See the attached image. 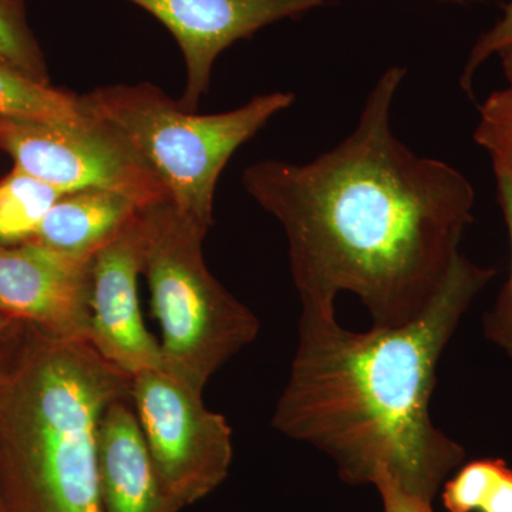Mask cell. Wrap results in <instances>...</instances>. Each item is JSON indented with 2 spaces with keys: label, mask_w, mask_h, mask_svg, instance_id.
Segmentation results:
<instances>
[{
  "label": "cell",
  "mask_w": 512,
  "mask_h": 512,
  "mask_svg": "<svg viewBox=\"0 0 512 512\" xmlns=\"http://www.w3.org/2000/svg\"><path fill=\"white\" fill-rule=\"evenodd\" d=\"M143 208L119 192H67L50 208L30 239L57 254L90 262Z\"/></svg>",
  "instance_id": "cell-12"
},
{
  "label": "cell",
  "mask_w": 512,
  "mask_h": 512,
  "mask_svg": "<svg viewBox=\"0 0 512 512\" xmlns=\"http://www.w3.org/2000/svg\"><path fill=\"white\" fill-rule=\"evenodd\" d=\"M407 69L384 70L352 133L306 164L264 160L242 175L288 239L302 309L335 312L357 296L376 328L419 318L446 282L473 222L476 191L453 165L396 137L392 109Z\"/></svg>",
  "instance_id": "cell-1"
},
{
  "label": "cell",
  "mask_w": 512,
  "mask_h": 512,
  "mask_svg": "<svg viewBox=\"0 0 512 512\" xmlns=\"http://www.w3.org/2000/svg\"><path fill=\"white\" fill-rule=\"evenodd\" d=\"M501 62H503V70L508 83H512V49L501 53Z\"/></svg>",
  "instance_id": "cell-22"
},
{
  "label": "cell",
  "mask_w": 512,
  "mask_h": 512,
  "mask_svg": "<svg viewBox=\"0 0 512 512\" xmlns=\"http://www.w3.org/2000/svg\"><path fill=\"white\" fill-rule=\"evenodd\" d=\"M497 271L458 255L419 318L353 332L335 312L302 309L298 345L272 426L322 451L350 485L387 477L433 503L466 448L436 427L437 367L478 293Z\"/></svg>",
  "instance_id": "cell-2"
},
{
  "label": "cell",
  "mask_w": 512,
  "mask_h": 512,
  "mask_svg": "<svg viewBox=\"0 0 512 512\" xmlns=\"http://www.w3.org/2000/svg\"><path fill=\"white\" fill-rule=\"evenodd\" d=\"M508 464L503 458H478L461 464L441 487V501L448 512H476L485 503Z\"/></svg>",
  "instance_id": "cell-17"
},
{
  "label": "cell",
  "mask_w": 512,
  "mask_h": 512,
  "mask_svg": "<svg viewBox=\"0 0 512 512\" xmlns=\"http://www.w3.org/2000/svg\"><path fill=\"white\" fill-rule=\"evenodd\" d=\"M83 114L80 96L37 82L0 59V119L70 121Z\"/></svg>",
  "instance_id": "cell-13"
},
{
  "label": "cell",
  "mask_w": 512,
  "mask_h": 512,
  "mask_svg": "<svg viewBox=\"0 0 512 512\" xmlns=\"http://www.w3.org/2000/svg\"><path fill=\"white\" fill-rule=\"evenodd\" d=\"M90 266L32 241L0 245V315L52 338L87 340Z\"/></svg>",
  "instance_id": "cell-10"
},
{
  "label": "cell",
  "mask_w": 512,
  "mask_h": 512,
  "mask_svg": "<svg viewBox=\"0 0 512 512\" xmlns=\"http://www.w3.org/2000/svg\"><path fill=\"white\" fill-rule=\"evenodd\" d=\"M36 330L0 376V497L5 512H103L96 439L104 410L131 377L84 339Z\"/></svg>",
  "instance_id": "cell-3"
},
{
  "label": "cell",
  "mask_w": 512,
  "mask_h": 512,
  "mask_svg": "<svg viewBox=\"0 0 512 512\" xmlns=\"http://www.w3.org/2000/svg\"><path fill=\"white\" fill-rule=\"evenodd\" d=\"M373 485L382 498L383 512H434L433 503L407 493L390 478H377Z\"/></svg>",
  "instance_id": "cell-20"
},
{
  "label": "cell",
  "mask_w": 512,
  "mask_h": 512,
  "mask_svg": "<svg viewBox=\"0 0 512 512\" xmlns=\"http://www.w3.org/2000/svg\"><path fill=\"white\" fill-rule=\"evenodd\" d=\"M0 59L49 84L45 55L29 26L23 0H0Z\"/></svg>",
  "instance_id": "cell-15"
},
{
  "label": "cell",
  "mask_w": 512,
  "mask_h": 512,
  "mask_svg": "<svg viewBox=\"0 0 512 512\" xmlns=\"http://www.w3.org/2000/svg\"><path fill=\"white\" fill-rule=\"evenodd\" d=\"M63 192L13 168L0 181V245H19L35 237Z\"/></svg>",
  "instance_id": "cell-14"
},
{
  "label": "cell",
  "mask_w": 512,
  "mask_h": 512,
  "mask_svg": "<svg viewBox=\"0 0 512 512\" xmlns=\"http://www.w3.org/2000/svg\"><path fill=\"white\" fill-rule=\"evenodd\" d=\"M151 309L160 323L163 367L204 393L208 380L256 339L259 320L211 274L208 229L170 200L141 210Z\"/></svg>",
  "instance_id": "cell-5"
},
{
  "label": "cell",
  "mask_w": 512,
  "mask_h": 512,
  "mask_svg": "<svg viewBox=\"0 0 512 512\" xmlns=\"http://www.w3.org/2000/svg\"><path fill=\"white\" fill-rule=\"evenodd\" d=\"M6 325H8V322H6V320H3L2 315H0V332H2V330L6 328Z\"/></svg>",
  "instance_id": "cell-23"
},
{
  "label": "cell",
  "mask_w": 512,
  "mask_h": 512,
  "mask_svg": "<svg viewBox=\"0 0 512 512\" xmlns=\"http://www.w3.org/2000/svg\"><path fill=\"white\" fill-rule=\"evenodd\" d=\"M474 140L490 154L495 174L512 177V83L484 101Z\"/></svg>",
  "instance_id": "cell-16"
},
{
  "label": "cell",
  "mask_w": 512,
  "mask_h": 512,
  "mask_svg": "<svg viewBox=\"0 0 512 512\" xmlns=\"http://www.w3.org/2000/svg\"><path fill=\"white\" fill-rule=\"evenodd\" d=\"M510 49H512V0L505 5L503 16L498 19L493 28L487 30L471 49L460 77L464 92L473 93L474 76L490 57L500 56L501 53Z\"/></svg>",
  "instance_id": "cell-19"
},
{
  "label": "cell",
  "mask_w": 512,
  "mask_h": 512,
  "mask_svg": "<svg viewBox=\"0 0 512 512\" xmlns=\"http://www.w3.org/2000/svg\"><path fill=\"white\" fill-rule=\"evenodd\" d=\"M0 150L12 157L15 170L63 194L119 192L140 208L168 200L126 138L87 111L70 121L0 119Z\"/></svg>",
  "instance_id": "cell-7"
},
{
  "label": "cell",
  "mask_w": 512,
  "mask_h": 512,
  "mask_svg": "<svg viewBox=\"0 0 512 512\" xmlns=\"http://www.w3.org/2000/svg\"><path fill=\"white\" fill-rule=\"evenodd\" d=\"M440 2H457V0H440Z\"/></svg>",
  "instance_id": "cell-25"
},
{
  "label": "cell",
  "mask_w": 512,
  "mask_h": 512,
  "mask_svg": "<svg viewBox=\"0 0 512 512\" xmlns=\"http://www.w3.org/2000/svg\"><path fill=\"white\" fill-rule=\"evenodd\" d=\"M497 178V198L500 204L511 247L510 276L505 282L493 308L484 315L483 332L488 342L493 343L512 359V177L495 174Z\"/></svg>",
  "instance_id": "cell-18"
},
{
  "label": "cell",
  "mask_w": 512,
  "mask_h": 512,
  "mask_svg": "<svg viewBox=\"0 0 512 512\" xmlns=\"http://www.w3.org/2000/svg\"><path fill=\"white\" fill-rule=\"evenodd\" d=\"M0 512H5V508H3L2 497H0Z\"/></svg>",
  "instance_id": "cell-24"
},
{
  "label": "cell",
  "mask_w": 512,
  "mask_h": 512,
  "mask_svg": "<svg viewBox=\"0 0 512 512\" xmlns=\"http://www.w3.org/2000/svg\"><path fill=\"white\" fill-rule=\"evenodd\" d=\"M96 460L103 512H167L131 396L114 400L104 410Z\"/></svg>",
  "instance_id": "cell-11"
},
{
  "label": "cell",
  "mask_w": 512,
  "mask_h": 512,
  "mask_svg": "<svg viewBox=\"0 0 512 512\" xmlns=\"http://www.w3.org/2000/svg\"><path fill=\"white\" fill-rule=\"evenodd\" d=\"M170 30L183 52L187 86L180 104L194 111L218 56L272 23L295 19L332 0H130Z\"/></svg>",
  "instance_id": "cell-9"
},
{
  "label": "cell",
  "mask_w": 512,
  "mask_h": 512,
  "mask_svg": "<svg viewBox=\"0 0 512 512\" xmlns=\"http://www.w3.org/2000/svg\"><path fill=\"white\" fill-rule=\"evenodd\" d=\"M293 101L289 92L266 93L225 113L195 114L150 83L114 84L80 96L84 111L126 138L168 200L207 229L225 165Z\"/></svg>",
  "instance_id": "cell-4"
},
{
  "label": "cell",
  "mask_w": 512,
  "mask_h": 512,
  "mask_svg": "<svg viewBox=\"0 0 512 512\" xmlns=\"http://www.w3.org/2000/svg\"><path fill=\"white\" fill-rule=\"evenodd\" d=\"M202 394L164 367L131 377V402L146 437L167 512L217 490L231 468L232 429Z\"/></svg>",
  "instance_id": "cell-6"
},
{
  "label": "cell",
  "mask_w": 512,
  "mask_h": 512,
  "mask_svg": "<svg viewBox=\"0 0 512 512\" xmlns=\"http://www.w3.org/2000/svg\"><path fill=\"white\" fill-rule=\"evenodd\" d=\"M144 221L141 210L90 266L89 340L110 365L133 377L163 367L160 342L148 332L138 299L143 275Z\"/></svg>",
  "instance_id": "cell-8"
},
{
  "label": "cell",
  "mask_w": 512,
  "mask_h": 512,
  "mask_svg": "<svg viewBox=\"0 0 512 512\" xmlns=\"http://www.w3.org/2000/svg\"><path fill=\"white\" fill-rule=\"evenodd\" d=\"M478 512H512V468H505Z\"/></svg>",
  "instance_id": "cell-21"
}]
</instances>
